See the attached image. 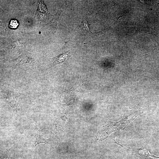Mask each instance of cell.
<instances>
[{
    "label": "cell",
    "instance_id": "3957f363",
    "mask_svg": "<svg viewBox=\"0 0 159 159\" xmlns=\"http://www.w3.org/2000/svg\"><path fill=\"white\" fill-rule=\"evenodd\" d=\"M36 140L35 146L40 143H44L47 144H49V135L46 130H39L37 128L36 130Z\"/></svg>",
    "mask_w": 159,
    "mask_h": 159
},
{
    "label": "cell",
    "instance_id": "7a4b0ae2",
    "mask_svg": "<svg viewBox=\"0 0 159 159\" xmlns=\"http://www.w3.org/2000/svg\"><path fill=\"white\" fill-rule=\"evenodd\" d=\"M20 98V94L8 90L5 99L6 101L13 108L15 112H16Z\"/></svg>",
    "mask_w": 159,
    "mask_h": 159
},
{
    "label": "cell",
    "instance_id": "5b68a950",
    "mask_svg": "<svg viewBox=\"0 0 159 159\" xmlns=\"http://www.w3.org/2000/svg\"><path fill=\"white\" fill-rule=\"evenodd\" d=\"M81 27L84 30L90 33V32L89 24L87 21L86 19H82V21L81 22Z\"/></svg>",
    "mask_w": 159,
    "mask_h": 159
},
{
    "label": "cell",
    "instance_id": "8992f818",
    "mask_svg": "<svg viewBox=\"0 0 159 159\" xmlns=\"http://www.w3.org/2000/svg\"><path fill=\"white\" fill-rule=\"evenodd\" d=\"M19 25V23L15 19L11 20L9 24V26L12 28H16Z\"/></svg>",
    "mask_w": 159,
    "mask_h": 159
},
{
    "label": "cell",
    "instance_id": "6da1fadb",
    "mask_svg": "<svg viewBox=\"0 0 159 159\" xmlns=\"http://www.w3.org/2000/svg\"><path fill=\"white\" fill-rule=\"evenodd\" d=\"M143 110L140 108L126 107L122 119L119 121L108 124L112 131L123 130L138 115L143 113Z\"/></svg>",
    "mask_w": 159,
    "mask_h": 159
},
{
    "label": "cell",
    "instance_id": "277c9868",
    "mask_svg": "<svg viewBox=\"0 0 159 159\" xmlns=\"http://www.w3.org/2000/svg\"><path fill=\"white\" fill-rule=\"evenodd\" d=\"M69 55V53L67 52L55 57L53 59V65H56L62 63L68 59Z\"/></svg>",
    "mask_w": 159,
    "mask_h": 159
}]
</instances>
